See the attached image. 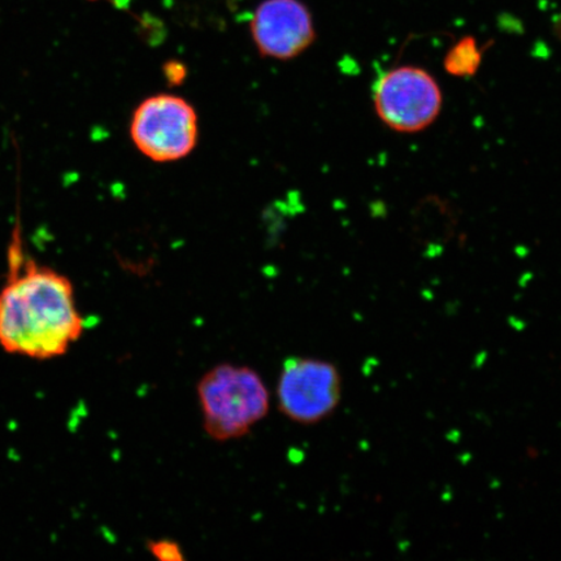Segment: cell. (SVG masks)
I'll return each mask as SVG.
<instances>
[{
	"instance_id": "obj_1",
	"label": "cell",
	"mask_w": 561,
	"mask_h": 561,
	"mask_svg": "<svg viewBox=\"0 0 561 561\" xmlns=\"http://www.w3.org/2000/svg\"><path fill=\"white\" fill-rule=\"evenodd\" d=\"M11 271L0 291V346L37 360L67 354L85 329L70 279L34 262Z\"/></svg>"
},
{
	"instance_id": "obj_2",
	"label": "cell",
	"mask_w": 561,
	"mask_h": 561,
	"mask_svg": "<svg viewBox=\"0 0 561 561\" xmlns=\"http://www.w3.org/2000/svg\"><path fill=\"white\" fill-rule=\"evenodd\" d=\"M203 427L209 438H242L270 412V391L261 375L250 367L220 364L198 382Z\"/></svg>"
},
{
	"instance_id": "obj_3",
	"label": "cell",
	"mask_w": 561,
	"mask_h": 561,
	"mask_svg": "<svg viewBox=\"0 0 561 561\" xmlns=\"http://www.w3.org/2000/svg\"><path fill=\"white\" fill-rule=\"evenodd\" d=\"M130 138L146 158L156 163H173L191 156L198 144V115L184 98L152 95L133 114Z\"/></svg>"
},
{
	"instance_id": "obj_4",
	"label": "cell",
	"mask_w": 561,
	"mask_h": 561,
	"mask_svg": "<svg viewBox=\"0 0 561 561\" xmlns=\"http://www.w3.org/2000/svg\"><path fill=\"white\" fill-rule=\"evenodd\" d=\"M374 104L378 118L389 129L411 135L437 121L444 95L427 70L401 66L386 70L376 81Z\"/></svg>"
},
{
	"instance_id": "obj_5",
	"label": "cell",
	"mask_w": 561,
	"mask_h": 561,
	"mask_svg": "<svg viewBox=\"0 0 561 561\" xmlns=\"http://www.w3.org/2000/svg\"><path fill=\"white\" fill-rule=\"evenodd\" d=\"M342 398V377L333 363L314 357H290L277 383L280 413L301 425L332 416Z\"/></svg>"
},
{
	"instance_id": "obj_6",
	"label": "cell",
	"mask_w": 561,
	"mask_h": 561,
	"mask_svg": "<svg viewBox=\"0 0 561 561\" xmlns=\"http://www.w3.org/2000/svg\"><path fill=\"white\" fill-rule=\"evenodd\" d=\"M250 30L257 51L275 60L296 59L316 38L312 13L300 0H263Z\"/></svg>"
},
{
	"instance_id": "obj_7",
	"label": "cell",
	"mask_w": 561,
	"mask_h": 561,
	"mask_svg": "<svg viewBox=\"0 0 561 561\" xmlns=\"http://www.w3.org/2000/svg\"><path fill=\"white\" fill-rule=\"evenodd\" d=\"M483 50L471 35L460 38L447 51L444 67L448 75L458 79L473 77L481 67Z\"/></svg>"
},
{
	"instance_id": "obj_8",
	"label": "cell",
	"mask_w": 561,
	"mask_h": 561,
	"mask_svg": "<svg viewBox=\"0 0 561 561\" xmlns=\"http://www.w3.org/2000/svg\"><path fill=\"white\" fill-rule=\"evenodd\" d=\"M147 550L151 556L161 561H182L185 560L184 552L178 542L170 539H159L147 543Z\"/></svg>"
},
{
	"instance_id": "obj_9",
	"label": "cell",
	"mask_w": 561,
	"mask_h": 561,
	"mask_svg": "<svg viewBox=\"0 0 561 561\" xmlns=\"http://www.w3.org/2000/svg\"><path fill=\"white\" fill-rule=\"evenodd\" d=\"M165 79L171 85H180L186 79L187 69L180 61H168L163 69Z\"/></svg>"
}]
</instances>
